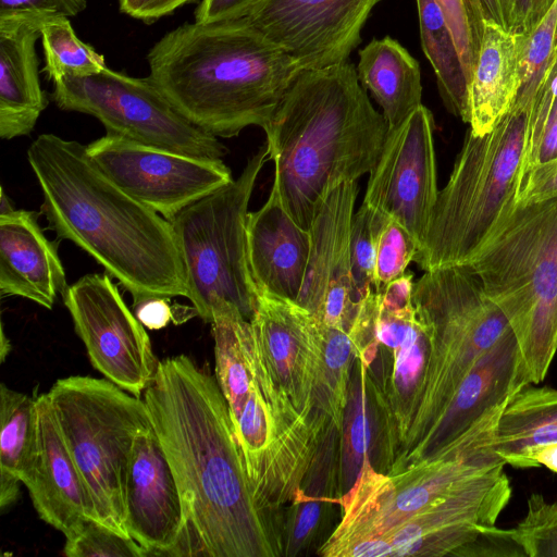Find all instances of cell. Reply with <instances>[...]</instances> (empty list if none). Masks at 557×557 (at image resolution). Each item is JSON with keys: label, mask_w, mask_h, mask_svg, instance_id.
<instances>
[{"label": "cell", "mask_w": 557, "mask_h": 557, "mask_svg": "<svg viewBox=\"0 0 557 557\" xmlns=\"http://www.w3.org/2000/svg\"><path fill=\"white\" fill-rule=\"evenodd\" d=\"M143 399L187 511L171 556H283L281 532L255 497L215 375L185 355L166 358Z\"/></svg>", "instance_id": "cell-1"}, {"label": "cell", "mask_w": 557, "mask_h": 557, "mask_svg": "<svg viewBox=\"0 0 557 557\" xmlns=\"http://www.w3.org/2000/svg\"><path fill=\"white\" fill-rule=\"evenodd\" d=\"M27 160L49 227L92 257L134 302L187 296L170 221L114 184L85 145L41 134L29 146Z\"/></svg>", "instance_id": "cell-2"}, {"label": "cell", "mask_w": 557, "mask_h": 557, "mask_svg": "<svg viewBox=\"0 0 557 557\" xmlns=\"http://www.w3.org/2000/svg\"><path fill=\"white\" fill-rule=\"evenodd\" d=\"M272 187L309 231L327 195L374 168L388 127L348 60L300 70L264 125Z\"/></svg>", "instance_id": "cell-3"}, {"label": "cell", "mask_w": 557, "mask_h": 557, "mask_svg": "<svg viewBox=\"0 0 557 557\" xmlns=\"http://www.w3.org/2000/svg\"><path fill=\"white\" fill-rule=\"evenodd\" d=\"M147 60L148 77L173 107L218 138L263 128L301 70L244 17L185 23Z\"/></svg>", "instance_id": "cell-4"}, {"label": "cell", "mask_w": 557, "mask_h": 557, "mask_svg": "<svg viewBox=\"0 0 557 557\" xmlns=\"http://www.w3.org/2000/svg\"><path fill=\"white\" fill-rule=\"evenodd\" d=\"M503 409L493 410L442 449L395 473L375 470L367 456L354 485L338 497L341 521L317 554L361 557L369 545L399 525L506 465L494 448Z\"/></svg>", "instance_id": "cell-5"}, {"label": "cell", "mask_w": 557, "mask_h": 557, "mask_svg": "<svg viewBox=\"0 0 557 557\" xmlns=\"http://www.w3.org/2000/svg\"><path fill=\"white\" fill-rule=\"evenodd\" d=\"M530 112L510 108L494 128H469L413 261L424 271L465 265L517 206Z\"/></svg>", "instance_id": "cell-6"}, {"label": "cell", "mask_w": 557, "mask_h": 557, "mask_svg": "<svg viewBox=\"0 0 557 557\" xmlns=\"http://www.w3.org/2000/svg\"><path fill=\"white\" fill-rule=\"evenodd\" d=\"M468 265L512 329L531 383L557 351V198L520 205Z\"/></svg>", "instance_id": "cell-7"}, {"label": "cell", "mask_w": 557, "mask_h": 557, "mask_svg": "<svg viewBox=\"0 0 557 557\" xmlns=\"http://www.w3.org/2000/svg\"><path fill=\"white\" fill-rule=\"evenodd\" d=\"M412 302L431 330L432 348L408 432L388 473L423 440L474 363L511 329L468 265L424 271L413 285Z\"/></svg>", "instance_id": "cell-8"}, {"label": "cell", "mask_w": 557, "mask_h": 557, "mask_svg": "<svg viewBox=\"0 0 557 557\" xmlns=\"http://www.w3.org/2000/svg\"><path fill=\"white\" fill-rule=\"evenodd\" d=\"M47 397L97 520L131 537L124 480L134 440L151 425L144 399L108 379L85 375L58 380Z\"/></svg>", "instance_id": "cell-9"}, {"label": "cell", "mask_w": 557, "mask_h": 557, "mask_svg": "<svg viewBox=\"0 0 557 557\" xmlns=\"http://www.w3.org/2000/svg\"><path fill=\"white\" fill-rule=\"evenodd\" d=\"M269 160L267 144L231 183L190 203L171 221L184 267L187 298L206 322L220 300L250 320L257 304L247 249L248 206L258 175Z\"/></svg>", "instance_id": "cell-10"}, {"label": "cell", "mask_w": 557, "mask_h": 557, "mask_svg": "<svg viewBox=\"0 0 557 557\" xmlns=\"http://www.w3.org/2000/svg\"><path fill=\"white\" fill-rule=\"evenodd\" d=\"M51 95L64 111L99 120L106 134L188 157L221 160L226 147L182 115L149 77L109 67L88 76H63Z\"/></svg>", "instance_id": "cell-11"}, {"label": "cell", "mask_w": 557, "mask_h": 557, "mask_svg": "<svg viewBox=\"0 0 557 557\" xmlns=\"http://www.w3.org/2000/svg\"><path fill=\"white\" fill-rule=\"evenodd\" d=\"M90 362L124 391L140 397L159 362L150 338L110 275L86 274L62 293Z\"/></svg>", "instance_id": "cell-12"}, {"label": "cell", "mask_w": 557, "mask_h": 557, "mask_svg": "<svg viewBox=\"0 0 557 557\" xmlns=\"http://www.w3.org/2000/svg\"><path fill=\"white\" fill-rule=\"evenodd\" d=\"M86 149L114 184L168 221L234 180L223 159L188 157L119 136L106 134Z\"/></svg>", "instance_id": "cell-13"}, {"label": "cell", "mask_w": 557, "mask_h": 557, "mask_svg": "<svg viewBox=\"0 0 557 557\" xmlns=\"http://www.w3.org/2000/svg\"><path fill=\"white\" fill-rule=\"evenodd\" d=\"M433 131V115L423 104L389 129L362 201L403 225L419 249L438 194Z\"/></svg>", "instance_id": "cell-14"}, {"label": "cell", "mask_w": 557, "mask_h": 557, "mask_svg": "<svg viewBox=\"0 0 557 557\" xmlns=\"http://www.w3.org/2000/svg\"><path fill=\"white\" fill-rule=\"evenodd\" d=\"M381 0H261L244 18L301 70L348 60Z\"/></svg>", "instance_id": "cell-15"}, {"label": "cell", "mask_w": 557, "mask_h": 557, "mask_svg": "<svg viewBox=\"0 0 557 557\" xmlns=\"http://www.w3.org/2000/svg\"><path fill=\"white\" fill-rule=\"evenodd\" d=\"M265 366L298 412L312 416L323 354L320 322L297 301L258 288L251 319Z\"/></svg>", "instance_id": "cell-16"}, {"label": "cell", "mask_w": 557, "mask_h": 557, "mask_svg": "<svg viewBox=\"0 0 557 557\" xmlns=\"http://www.w3.org/2000/svg\"><path fill=\"white\" fill-rule=\"evenodd\" d=\"M357 181L346 182L321 203L309 228L311 246L297 302L324 326L348 330L351 302L350 230Z\"/></svg>", "instance_id": "cell-17"}, {"label": "cell", "mask_w": 557, "mask_h": 557, "mask_svg": "<svg viewBox=\"0 0 557 557\" xmlns=\"http://www.w3.org/2000/svg\"><path fill=\"white\" fill-rule=\"evenodd\" d=\"M125 525L149 556H171L187 524L183 495L152 424L135 437L124 480Z\"/></svg>", "instance_id": "cell-18"}, {"label": "cell", "mask_w": 557, "mask_h": 557, "mask_svg": "<svg viewBox=\"0 0 557 557\" xmlns=\"http://www.w3.org/2000/svg\"><path fill=\"white\" fill-rule=\"evenodd\" d=\"M529 384L531 379L510 329L474 363L444 412L393 473L442 449Z\"/></svg>", "instance_id": "cell-19"}, {"label": "cell", "mask_w": 557, "mask_h": 557, "mask_svg": "<svg viewBox=\"0 0 557 557\" xmlns=\"http://www.w3.org/2000/svg\"><path fill=\"white\" fill-rule=\"evenodd\" d=\"M36 443L22 483L40 519L65 535L82 519L97 518L47 394L36 397Z\"/></svg>", "instance_id": "cell-20"}, {"label": "cell", "mask_w": 557, "mask_h": 557, "mask_svg": "<svg viewBox=\"0 0 557 557\" xmlns=\"http://www.w3.org/2000/svg\"><path fill=\"white\" fill-rule=\"evenodd\" d=\"M45 12L0 14V137L29 135L48 100L39 81L36 42Z\"/></svg>", "instance_id": "cell-21"}, {"label": "cell", "mask_w": 557, "mask_h": 557, "mask_svg": "<svg viewBox=\"0 0 557 557\" xmlns=\"http://www.w3.org/2000/svg\"><path fill=\"white\" fill-rule=\"evenodd\" d=\"M58 244L47 238L37 214L28 210L0 213V292L52 309L66 288Z\"/></svg>", "instance_id": "cell-22"}, {"label": "cell", "mask_w": 557, "mask_h": 557, "mask_svg": "<svg viewBox=\"0 0 557 557\" xmlns=\"http://www.w3.org/2000/svg\"><path fill=\"white\" fill-rule=\"evenodd\" d=\"M310 246V232L287 214L272 187L268 200L247 220L248 260L258 288L296 301Z\"/></svg>", "instance_id": "cell-23"}, {"label": "cell", "mask_w": 557, "mask_h": 557, "mask_svg": "<svg viewBox=\"0 0 557 557\" xmlns=\"http://www.w3.org/2000/svg\"><path fill=\"white\" fill-rule=\"evenodd\" d=\"M520 35L493 21H484V33L468 85L470 129L491 132L510 110L520 88Z\"/></svg>", "instance_id": "cell-24"}, {"label": "cell", "mask_w": 557, "mask_h": 557, "mask_svg": "<svg viewBox=\"0 0 557 557\" xmlns=\"http://www.w3.org/2000/svg\"><path fill=\"white\" fill-rule=\"evenodd\" d=\"M339 496V436L330 432L295 498L283 511V556L295 557L309 550L320 536L330 509L338 505Z\"/></svg>", "instance_id": "cell-25"}, {"label": "cell", "mask_w": 557, "mask_h": 557, "mask_svg": "<svg viewBox=\"0 0 557 557\" xmlns=\"http://www.w3.org/2000/svg\"><path fill=\"white\" fill-rule=\"evenodd\" d=\"M357 74L382 108L388 131L422 104L419 63L389 36L374 38L359 51Z\"/></svg>", "instance_id": "cell-26"}, {"label": "cell", "mask_w": 557, "mask_h": 557, "mask_svg": "<svg viewBox=\"0 0 557 557\" xmlns=\"http://www.w3.org/2000/svg\"><path fill=\"white\" fill-rule=\"evenodd\" d=\"M557 442V389L530 384L513 394L498 420L494 448L515 468H530L527 451Z\"/></svg>", "instance_id": "cell-27"}, {"label": "cell", "mask_w": 557, "mask_h": 557, "mask_svg": "<svg viewBox=\"0 0 557 557\" xmlns=\"http://www.w3.org/2000/svg\"><path fill=\"white\" fill-rule=\"evenodd\" d=\"M215 379L227 403L233 423L239 418L252 389L253 333L251 323L226 300L212 308Z\"/></svg>", "instance_id": "cell-28"}, {"label": "cell", "mask_w": 557, "mask_h": 557, "mask_svg": "<svg viewBox=\"0 0 557 557\" xmlns=\"http://www.w3.org/2000/svg\"><path fill=\"white\" fill-rule=\"evenodd\" d=\"M37 436L36 398L0 385V507L13 505Z\"/></svg>", "instance_id": "cell-29"}, {"label": "cell", "mask_w": 557, "mask_h": 557, "mask_svg": "<svg viewBox=\"0 0 557 557\" xmlns=\"http://www.w3.org/2000/svg\"><path fill=\"white\" fill-rule=\"evenodd\" d=\"M423 51L446 109L469 123L468 79L451 32L435 0H417Z\"/></svg>", "instance_id": "cell-30"}, {"label": "cell", "mask_w": 557, "mask_h": 557, "mask_svg": "<svg viewBox=\"0 0 557 557\" xmlns=\"http://www.w3.org/2000/svg\"><path fill=\"white\" fill-rule=\"evenodd\" d=\"M339 447L341 496L354 485L375 436V414L368 389L367 368L357 357L354 362Z\"/></svg>", "instance_id": "cell-31"}, {"label": "cell", "mask_w": 557, "mask_h": 557, "mask_svg": "<svg viewBox=\"0 0 557 557\" xmlns=\"http://www.w3.org/2000/svg\"><path fill=\"white\" fill-rule=\"evenodd\" d=\"M321 326L323 354L315 384V408L324 412L341 432L354 362L362 339L351 326L348 330Z\"/></svg>", "instance_id": "cell-32"}, {"label": "cell", "mask_w": 557, "mask_h": 557, "mask_svg": "<svg viewBox=\"0 0 557 557\" xmlns=\"http://www.w3.org/2000/svg\"><path fill=\"white\" fill-rule=\"evenodd\" d=\"M46 65L42 72L55 82L63 76H88L106 70L102 54L75 34L67 16L47 13L40 26Z\"/></svg>", "instance_id": "cell-33"}, {"label": "cell", "mask_w": 557, "mask_h": 557, "mask_svg": "<svg viewBox=\"0 0 557 557\" xmlns=\"http://www.w3.org/2000/svg\"><path fill=\"white\" fill-rule=\"evenodd\" d=\"M557 0L527 36L520 35V88L511 108L530 112L556 49Z\"/></svg>", "instance_id": "cell-34"}, {"label": "cell", "mask_w": 557, "mask_h": 557, "mask_svg": "<svg viewBox=\"0 0 557 557\" xmlns=\"http://www.w3.org/2000/svg\"><path fill=\"white\" fill-rule=\"evenodd\" d=\"M556 160L557 67H549L529 114L522 177L533 168Z\"/></svg>", "instance_id": "cell-35"}, {"label": "cell", "mask_w": 557, "mask_h": 557, "mask_svg": "<svg viewBox=\"0 0 557 557\" xmlns=\"http://www.w3.org/2000/svg\"><path fill=\"white\" fill-rule=\"evenodd\" d=\"M388 218L366 205L354 213L350 230L351 302L358 310L362 299L374 288L377 236Z\"/></svg>", "instance_id": "cell-36"}, {"label": "cell", "mask_w": 557, "mask_h": 557, "mask_svg": "<svg viewBox=\"0 0 557 557\" xmlns=\"http://www.w3.org/2000/svg\"><path fill=\"white\" fill-rule=\"evenodd\" d=\"M67 557H147V550L132 537L113 531L92 518H84L65 535Z\"/></svg>", "instance_id": "cell-37"}, {"label": "cell", "mask_w": 557, "mask_h": 557, "mask_svg": "<svg viewBox=\"0 0 557 557\" xmlns=\"http://www.w3.org/2000/svg\"><path fill=\"white\" fill-rule=\"evenodd\" d=\"M451 32L468 79L472 75L484 33L481 0H435Z\"/></svg>", "instance_id": "cell-38"}, {"label": "cell", "mask_w": 557, "mask_h": 557, "mask_svg": "<svg viewBox=\"0 0 557 557\" xmlns=\"http://www.w3.org/2000/svg\"><path fill=\"white\" fill-rule=\"evenodd\" d=\"M528 557H557V502L541 494L528 498L525 517L511 530Z\"/></svg>", "instance_id": "cell-39"}, {"label": "cell", "mask_w": 557, "mask_h": 557, "mask_svg": "<svg viewBox=\"0 0 557 557\" xmlns=\"http://www.w3.org/2000/svg\"><path fill=\"white\" fill-rule=\"evenodd\" d=\"M418 250L419 245L410 233L398 222L388 219L376 239L374 289L380 292L404 275Z\"/></svg>", "instance_id": "cell-40"}, {"label": "cell", "mask_w": 557, "mask_h": 557, "mask_svg": "<svg viewBox=\"0 0 557 557\" xmlns=\"http://www.w3.org/2000/svg\"><path fill=\"white\" fill-rule=\"evenodd\" d=\"M557 198V160L539 165L521 180L517 203L528 205Z\"/></svg>", "instance_id": "cell-41"}, {"label": "cell", "mask_w": 557, "mask_h": 557, "mask_svg": "<svg viewBox=\"0 0 557 557\" xmlns=\"http://www.w3.org/2000/svg\"><path fill=\"white\" fill-rule=\"evenodd\" d=\"M525 556L513 540L511 530L496 527L484 529L474 542L462 548L457 556Z\"/></svg>", "instance_id": "cell-42"}, {"label": "cell", "mask_w": 557, "mask_h": 557, "mask_svg": "<svg viewBox=\"0 0 557 557\" xmlns=\"http://www.w3.org/2000/svg\"><path fill=\"white\" fill-rule=\"evenodd\" d=\"M554 0H510L509 30L529 35L544 17Z\"/></svg>", "instance_id": "cell-43"}, {"label": "cell", "mask_w": 557, "mask_h": 557, "mask_svg": "<svg viewBox=\"0 0 557 557\" xmlns=\"http://www.w3.org/2000/svg\"><path fill=\"white\" fill-rule=\"evenodd\" d=\"M86 7V0H0V14L35 11L73 17Z\"/></svg>", "instance_id": "cell-44"}, {"label": "cell", "mask_w": 557, "mask_h": 557, "mask_svg": "<svg viewBox=\"0 0 557 557\" xmlns=\"http://www.w3.org/2000/svg\"><path fill=\"white\" fill-rule=\"evenodd\" d=\"M261 0H201L195 10V22L212 23L242 18Z\"/></svg>", "instance_id": "cell-45"}, {"label": "cell", "mask_w": 557, "mask_h": 557, "mask_svg": "<svg viewBox=\"0 0 557 557\" xmlns=\"http://www.w3.org/2000/svg\"><path fill=\"white\" fill-rule=\"evenodd\" d=\"M197 0H119L122 13L146 24L170 15L183 5Z\"/></svg>", "instance_id": "cell-46"}, {"label": "cell", "mask_w": 557, "mask_h": 557, "mask_svg": "<svg viewBox=\"0 0 557 557\" xmlns=\"http://www.w3.org/2000/svg\"><path fill=\"white\" fill-rule=\"evenodd\" d=\"M168 300L165 297H149L135 301L134 314L149 330L163 329L174 320L173 308Z\"/></svg>", "instance_id": "cell-47"}, {"label": "cell", "mask_w": 557, "mask_h": 557, "mask_svg": "<svg viewBox=\"0 0 557 557\" xmlns=\"http://www.w3.org/2000/svg\"><path fill=\"white\" fill-rule=\"evenodd\" d=\"M530 468L541 465L557 473V442L539 444L527 451Z\"/></svg>", "instance_id": "cell-48"}, {"label": "cell", "mask_w": 557, "mask_h": 557, "mask_svg": "<svg viewBox=\"0 0 557 557\" xmlns=\"http://www.w3.org/2000/svg\"><path fill=\"white\" fill-rule=\"evenodd\" d=\"M485 20L493 21L509 30V12L506 0H481Z\"/></svg>", "instance_id": "cell-49"}, {"label": "cell", "mask_w": 557, "mask_h": 557, "mask_svg": "<svg viewBox=\"0 0 557 557\" xmlns=\"http://www.w3.org/2000/svg\"><path fill=\"white\" fill-rule=\"evenodd\" d=\"M14 210L13 207L10 203V200L7 198L3 189H1V209L0 213H5Z\"/></svg>", "instance_id": "cell-50"}, {"label": "cell", "mask_w": 557, "mask_h": 557, "mask_svg": "<svg viewBox=\"0 0 557 557\" xmlns=\"http://www.w3.org/2000/svg\"><path fill=\"white\" fill-rule=\"evenodd\" d=\"M9 341L4 335L3 329L1 330V360L3 361L7 352L9 351Z\"/></svg>", "instance_id": "cell-51"}, {"label": "cell", "mask_w": 557, "mask_h": 557, "mask_svg": "<svg viewBox=\"0 0 557 557\" xmlns=\"http://www.w3.org/2000/svg\"><path fill=\"white\" fill-rule=\"evenodd\" d=\"M507 2V5H508V12H509V9H510V0H506Z\"/></svg>", "instance_id": "cell-52"}, {"label": "cell", "mask_w": 557, "mask_h": 557, "mask_svg": "<svg viewBox=\"0 0 557 557\" xmlns=\"http://www.w3.org/2000/svg\"><path fill=\"white\" fill-rule=\"evenodd\" d=\"M556 46H557V29H556Z\"/></svg>", "instance_id": "cell-53"}]
</instances>
